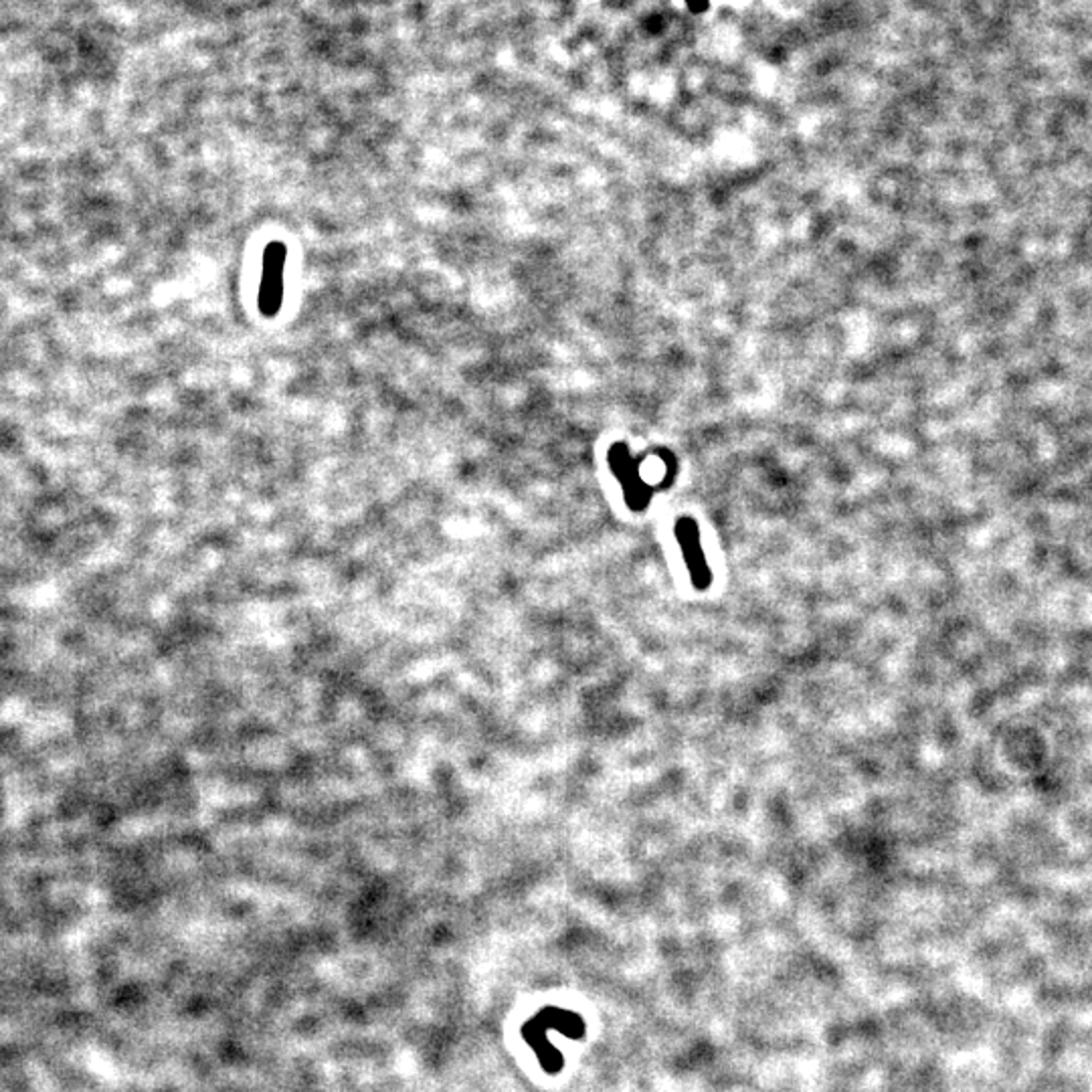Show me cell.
Wrapping results in <instances>:
<instances>
[{
	"mask_svg": "<svg viewBox=\"0 0 1092 1092\" xmlns=\"http://www.w3.org/2000/svg\"><path fill=\"white\" fill-rule=\"evenodd\" d=\"M288 247L282 241H271L263 251L261 280L257 306L265 318L278 316L284 300V276H286Z\"/></svg>",
	"mask_w": 1092,
	"mask_h": 1092,
	"instance_id": "obj_1",
	"label": "cell"
},
{
	"mask_svg": "<svg viewBox=\"0 0 1092 1092\" xmlns=\"http://www.w3.org/2000/svg\"><path fill=\"white\" fill-rule=\"evenodd\" d=\"M678 534H680L682 546H684V551H686V563L690 565V571H692L694 581L698 585V577H704L702 571L708 575L702 553H700V546H698V532H696L692 522H680Z\"/></svg>",
	"mask_w": 1092,
	"mask_h": 1092,
	"instance_id": "obj_2",
	"label": "cell"
}]
</instances>
